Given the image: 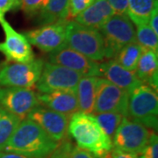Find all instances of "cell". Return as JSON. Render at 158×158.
<instances>
[{
  "mask_svg": "<svg viewBox=\"0 0 158 158\" xmlns=\"http://www.w3.org/2000/svg\"><path fill=\"white\" fill-rule=\"evenodd\" d=\"M37 98L40 106L66 115L69 118L78 112L77 98L75 91L57 90L40 93L37 94Z\"/></svg>",
  "mask_w": 158,
  "mask_h": 158,
  "instance_id": "cell-15",
  "label": "cell"
},
{
  "mask_svg": "<svg viewBox=\"0 0 158 158\" xmlns=\"http://www.w3.org/2000/svg\"><path fill=\"white\" fill-rule=\"evenodd\" d=\"M82 76L63 66L44 62L43 69L35 87L40 93L57 90L75 91Z\"/></svg>",
  "mask_w": 158,
  "mask_h": 158,
  "instance_id": "cell-8",
  "label": "cell"
},
{
  "mask_svg": "<svg viewBox=\"0 0 158 158\" xmlns=\"http://www.w3.org/2000/svg\"><path fill=\"white\" fill-rule=\"evenodd\" d=\"M0 25L5 34V40L0 42V52L7 62H28L34 60L32 46L23 34L12 28L5 17L0 19Z\"/></svg>",
  "mask_w": 158,
  "mask_h": 158,
  "instance_id": "cell-10",
  "label": "cell"
},
{
  "mask_svg": "<svg viewBox=\"0 0 158 158\" xmlns=\"http://www.w3.org/2000/svg\"><path fill=\"white\" fill-rule=\"evenodd\" d=\"M2 17H5V16H3V15H0V19H1Z\"/></svg>",
  "mask_w": 158,
  "mask_h": 158,
  "instance_id": "cell-35",
  "label": "cell"
},
{
  "mask_svg": "<svg viewBox=\"0 0 158 158\" xmlns=\"http://www.w3.org/2000/svg\"><path fill=\"white\" fill-rule=\"evenodd\" d=\"M44 62L36 59L28 62H7L0 67V87L34 88L39 80Z\"/></svg>",
  "mask_w": 158,
  "mask_h": 158,
  "instance_id": "cell-6",
  "label": "cell"
},
{
  "mask_svg": "<svg viewBox=\"0 0 158 158\" xmlns=\"http://www.w3.org/2000/svg\"><path fill=\"white\" fill-rule=\"evenodd\" d=\"M21 120L16 115L0 107V151L5 150L6 144Z\"/></svg>",
  "mask_w": 158,
  "mask_h": 158,
  "instance_id": "cell-23",
  "label": "cell"
},
{
  "mask_svg": "<svg viewBox=\"0 0 158 158\" xmlns=\"http://www.w3.org/2000/svg\"><path fill=\"white\" fill-rule=\"evenodd\" d=\"M64 158H95L92 154L78 147H73Z\"/></svg>",
  "mask_w": 158,
  "mask_h": 158,
  "instance_id": "cell-31",
  "label": "cell"
},
{
  "mask_svg": "<svg viewBox=\"0 0 158 158\" xmlns=\"http://www.w3.org/2000/svg\"><path fill=\"white\" fill-rule=\"evenodd\" d=\"M69 19L43 25L41 27L27 31L24 35L30 44L39 49L51 53L66 44V27Z\"/></svg>",
  "mask_w": 158,
  "mask_h": 158,
  "instance_id": "cell-11",
  "label": "cell"
},
{
  "mask_svg": "<svg viewBox=\"0 0 158 158\" xmlns=\"http://www.w3.org/2000/svg\"><path fill=\"white\" fill-rule=\"evenodd\" d=\"M149 136L150 132L145 126L124 117L112 139L113 148L139 156L148 143Z\"/></svg>",
  "mask_w": 158,
  "mask_h": 158,
  "instance_id": "cell-7",
  "label": "cell"
},
{
  "mask_svg": "<svg viewBox=\"0 0 158 158\" xmlns=\"http://www.w3.org/2000/svg\"><path fill=\"white\" fill-rule=\"evenodd\" d=\"M157 91L141 83L128 92L127 118L146 127L157 129Z\"/></svg>",
  "mask_w": 158,
  "mask_h": 158,
  "instance_id": "cell-3",
  "label": "cell"
},
{
  "mask_svg": "<svg viewBox=\"0 0 158 158\" xmlns=\"http://www.w3.org/2000/svg\"><path fill=\"white\" fill-rule=\"evenodd\" d=\"M157 3V0H128L127 15L135 26L148 24L153 9Z\"/></svg>",
  "mask_w": 158,
  "mask_h": 158,
  "instance_id": "cell-21",
  "label": "cell"
},
{
  "mask_svg": "<svg viewBox=\"0 0 158 158\" xmlns=\"http://www.w3.org/2000/svg\"><path fill=\"white\" fill-rule=\"evenodd\" d=\"M68 135L77 147L92 154L95 158H100L113 148L112 140L103 131L94 114L74 113L69 120Z\"/></svg>",
  "mask_w": 158,
  "mask_h": 158,
  "instance_id": "cell-2",
  "label": "cell"
},
{
  "mask_svg": "<svg viewBox=\"0 0 158 158\" xmlns=\"http://www.w3.org/2000/svg\"><path fill=\"white\" fill-rule=\"evenodd\" d=\"M20 8V0H0V15L5 16L7 11Z\"/></svg>",
  "mask_w": 158,
  "mask_h": 158,
  "instance_id": "cell-30",
  "label": "cell"
},
{
  "mask_svg": "<svg viewBox=\"0 0 158 158\" xmlns=\"http://www.w3.org/2000/svg\"><path fill=\"white\" fill-rule=\"evenodd\" d=\"M51 63L58 64L79 73L82 77H101L99 63L65 45L49 53Z\"/></svg>",
  "mask_w": 158,
  "mask_h": 158,
  "instance_id": "cell-12",
  "label": "cell"
},
{
  "mask_svg": "<svg viewBox=\"0 0 158 158\" xmlns=\"http://www.w3.org/2000/svg\"><path fill=\"white\" fill-rule=\"evenodd\" d=\"M69 19V0H44L38 12V22L48 25Z\"/></svg>",
  "mask_w": 158,
  "mask_h": 158,
  "instance_id": "cell-20",
  "label": "cell"
},
{
  "mask_svg": "<svg viewBox=\"0 0 158 158\" xmlns=\"http://www.w3.org/2000/svg\"><path fill=\"white\" fill-rule=\"evenodd\" d=\"M136 42L150 50L158 53V35L148 26V24L135 26Z\"/></svg>",
  "mask_w": 158,
  "mask_h": 158,
  "instance_id": "cell-24",
  "label": "cell"
},
{
  "mask_svg": "<svg viewBox=\"0 0 158 158\" xmlns=\"http://www.w3.org/2000/svg\"><path fill=\"white\" fill-rule=\"evenodd\" d=\"M99 70L101 77L127 92L141 84L135 71L126 69L113 59L99 63Z\"/></svg>",
  "mask_w": 158,
  "mask_h": 158,
  "instance_id": "cell-16",
  "label": "cell"
},
{
  "mask_svg": "<svg viewBox=\"0 0 158 158\" xmlns=\"http://www.w3.org/2000/svg\"><path fill=\"white\" fill-rule=\"evenodd\" d=\"M110 155H111V158H139V156H137V155L124 152V151L116 149L114 148H112Z\"/></svg>",
  "mask_w": 158,
  "mask_h": 158,
  "instance_id": "cell-33",
  "label": "cell"
},
{
  "mask_svg": "<svg viewBox=\"0 0 158 158\" xmlns=\"http://www.w3.org/2000/svg\"><path fill=\"white\" fill-rule=\"evenodd\" d=\"M0 158H28L23 155L8 151H0Z\"/></svg>",
  "mask_w": 158,
  "mask_h": 158,
  "instance_id": "cell-34",
  "label": "cell"
},
{
  "mask_svg": "<svg viewBox=\"0 0 158 158\" xmlns=\"http://www.w3.org/2000/svg\"><path fill=\"white\" fill-rule=\"evenodd\" d=\"M37 94L34 90L19 87H0V107L6 109L21 119L39 106Z\"/></svg>",
  "mask_w": 158,
  "mask_h": 158,
  "instance_id": "cell-13",
  "label": "cell"
},
{
  "mask_svg": "<svg viewBox=\"0 0 158 158\" xmlns=\"http://www.w3.org/2000/svg\"><path fill=\"white\" fill-rule=\"evenodd\" d=\"M127 91L120 89L106 78H98L93 114L115 113L127 117Z\"/></svg>",
  "mask_w": 158,
  "mask_h": 158,
  "instance_id": "cell-9",
  "label": "cell"
},
{
  "mask_svg": "<svg viewBox=\"0 0 158 158\" xmlns=\"http://www.w3.org/2000/svg\"><path fill=\"white\" fill-rule=\"evenodd\" d=\"M105 43V58L113 59L122 48L135 42V27L127 15L113 14L99 29Z\"/></svg>",
  "mask_w": 158,
  "mask_h": 158,
  "instance_id": "cell-5",
  "label": "cell"
},
{
  "mask_svg": "<svg viewBox=\"0 0 158 158\" xmlns=\"http://www.w3.org/2000/svg\"><path fill=\"white\" fill-rule=\"evenodd\" d=\"M139 158H158V137L156 134H150L148 143L139 155Z\"/></svg>",
  "mask_w": 158,
  "mask_h": 158,
  "instance_id": "cell-26",
  "label": "cell"
},
{
  "mask_svg": "<svg viewBox=\"0 0 158 158\" xmlns=\"http://www.w3.org/2000/svg\"><path fill=\"white\" fill-rule=\"evenodd\" d=\"M0 67H1V66H0Z\"/></svg>",
  "mask_w": 158,
  "mask_h": 158,
  "instance_id": "cell-36",
  "label": "cell"
},
{
  "mask_svg": "<svg viewBox=\"0 0 158 158\" xmlns=\"http://www.w3.org/2000/svg\"><path fill=\"white\" fill-rule=\"evenodd\" d=\"M114 14L127 15L128 9V0H107Z\"/></svg>",
  "mask_w": 158,
  "mask_h": 158,
  "instance_id": "cell-29",
  "label": "cell"
},
{
  "mask_svg": "<svg viewBox=\"0 0 158 158\" xmlns=\"http://www.w3.org/2000/svg\"><path fill=\"white\" fill-rule=\"evenodd\" d=\"M114 14L107 0H95L75 18V21L85 27L99 30Z\"/></svg>",
  "mask_w": 158,
  "mask_h": 158,
  "instance_id": "cell-17",
  "label": "cell"
},
{
  "mask_svg": "<svg viewBox=\"0 0 158 158\" xmlns=\"http://www.w3.org/2000/svg\"><path fill=\"white\" fill-rule=\"evenodd\" d=\"M95 0H69V18L77 17Z\"/></svg>",
  "mask_w": 158,
  "mask_h": 158,
  "instance_id": "cell-27",
  "label": "cell"
},
{
  "mask_svg": "<svg viewBox=\"0 0 158 158\" xmlns=\"http://www.w3.org/2000/svg\"><path fill=\"white\" fill-rule=\"evenodd\" d=\"M98 123L101 127L103 131L106 134V135L112 140L113 135L120 124L123 115L115 113H102L94 114Z\"/></svg>",
  "mask_w": 158,
  "mask_h": 158,
  "instance_id": "cell-25",
  "label": "cell"
},
{
  "mask_svg": "<svg viewBox=\"0 0 158 158\" xmlns=\"http://www.w3.org/2000/svg\"><path fill=\"white\" fill-rule=\"evenodd\" d=\"M135 72L141 83L146 84L157 91L158 53L143 48Z\"/></svg>",
  "mask_w": 158,
  "mask_h": 158,
  "instance_id": "cell-18",
  "label": "cell"
},
{
  "mask_svg": "<svg viewBox=\"0 0 158 158\" xmlns=\"http://www.w3.org/2000/svg\"><path fill=\"white\" fill-rule=\"evenodd\" d=\"M26 118H28L40 126L56 142L62 141L68 135L69 118L40 105L32 109Z\"/></svg>",
  "mask_w": 158,
  "mask_h": 158,
  "instance_id": "cell-14",
  "label": "cell"
},
{
  "mask_svg": "<svg viewBox=\"0 0 158 158\" xmlns=\"http://www.w3.org/2000/svg\"><path fill=\"white\" fill-rule=\"evenodd\" d=\"M148 24L150 27V28L158 35V4L156 5L155 8L153 9Z\"/></svg>",
  "mask_w": 158,
  "mask_h": 158,
  "instance_id": "cell-32",
  "label": "cell"
},
{
  "mask_svg": "<svg viewBox=\"0 0 158 158\" xmlns=\"http://www.w3.org/2000/svg\"><path fill=\"white\" fill-rule=\"evenodd\" d=\"M66 45L94 62L105 59L104 38L99 30L69 20L66 27Z\"/></svg>",
  "mask_w": 158,
  "mask_h": 158,
  "instance_id": "cell-4",
  "label": "cell"
},
{
  "mask_svg": "<svg viewBox=\"0 0 158 158\" xmlns=\"http://www.w3.org/2000/svg\"><path fill=\"white\" fill-rule=\"evenodd\" d=\"M98 78V77H82L79 80L76 90L78 112L93 114Z\"/></svg>",
  "mask_w": 158,
  "mask_h": 158,
  "instance_id": "cell-19",
  "label": "cell"
},
{
  "mask_svg": "<svg viewBox=\"0 0 158 158\" xmlns=\"http://www.w3.org/2000/svg\"><path fill=\"white\" fill-rule=\"evenodd\" d=\"M44 3V0H20V8L25 14L31 17L37 14Z\"/></svg>",
  "mask_w": 158,
  "mask_h": 158,
  "instance_id": "cell-28",
  "label": "cell"
},
{
  "mask_svg": "<svg viewBox=\"0 0 158 158\" xmlns=\"http://www.w3.org/2000/svg\"><path fill=\"white\" fill-rule=\"evenodd\" d=\"M143 48L137 42H132L125 46L114 56L113 60L123 68L130 71H135Z\"/></svg>",
  "mask_w": 158,
  "mask_h": 158,
  "instance_id": "cell-22",
  "label": "cell"
},
{
  "mask_svg": "<svg viewBox=\"0 0 158 158\" xmlns=\"http://www.w3.org/2000/svg\"><path fill=\"white\" fill-rule=\"evenodd\" d=\"M58 143L34 121L24 118L4 151L18 153L28 158H48Z\"/></svg>",
  "mask_w": 158,
  "mask_h": 158,
  "instance_id": "cell-1",
  "label": "cell"
}]
</instances>
